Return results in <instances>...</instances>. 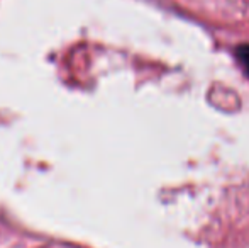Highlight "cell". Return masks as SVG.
Here are the masks:
<instances>
[{
	"mask_svg": "<svg viewBox=\"0 0 249 248\" xmlns=\"http://www.w3.org/2000/svg\"><path fill=\"white\" fill-rule=\"evenodd\" d=\"M234 53H236V60L241 65V68H243L244 75L249 78V44L243 43V44H239V46H236Z\"/></svg>",
	"mask_w": 249,
	"mask_h": 248,
	"instance_id": "cell-1",
	"label": "cell"
}]
</instances>
